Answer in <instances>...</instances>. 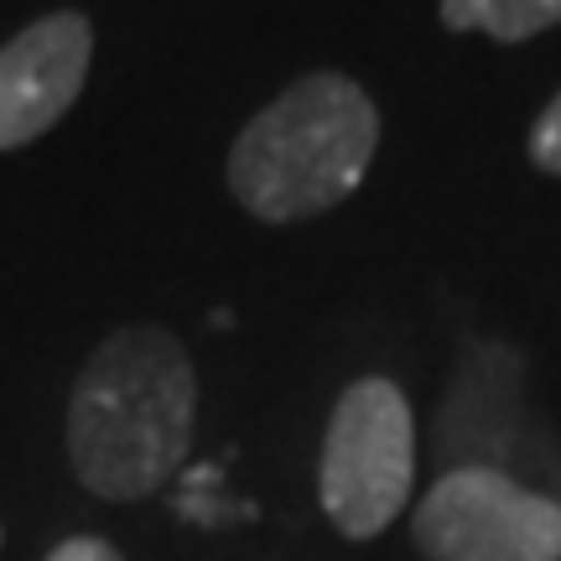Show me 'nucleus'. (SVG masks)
I'll list each match as a JSON object with an SVG mask.
<instances>
[{
	"instance_id": "nucleus-1",
	"label": "nucleus",
	"mask_w": 561,
	"mask_h": 561,
	"mask_svg": "<svg viewBox=\"0 0 561 561\" xmlns=\"http://www.w3.org/2000/svg\"><path fill=\"white\" fill-rule=\"evenodd\" d=\"M198 416V375L172 328L130 322L83 359L68 396L73 479L110 504L146 500L182 473Z\"/></svg>"
},
{
	"instance_id": "nucleus-2",
	"label": "nucleus",
	"mask_w": 561,
	"mask_h": 561,
	"mask_svg": "<svg viewBox=\"0 0 561 561\" xmlns=\"http://www.w3.org/2000/svg\"><path fill=\"white\" fill-rule=\"evenodd\" d=\"M380 146V110L348 73H301L244 125L224 182L261 224L318 219L354 198Z\"/></svg>"
},
{
	"instance_id": "nucleus-3",
	"label": "nucleus",
	"mask_w": 561,
	"mask_h": 561,
	"mask_svg": "<svg viewBox=\"0 0 561 561\" xmlns=\"http://www.w3.org/2000/svg\"><path fill=\"white\" fill-rule=\"evenodd\" d=\"M416 479V421L385 375H364L339 396L322 432L318 494L339 536L375 541L411 500Z\"/></svg>"
},
{
	"instance_id": "nucleus-4",
	"label": "nucleus",
	"mask_w": 561,
	"mask_h": 561,
	"mask_svg": "<svg viewBox=\"0 0 561 561\" xmlns=\"http://www.w3.org/2000/svg\"><path fill=\"white\" fill-rule=\"evenodd\" d=\"M411 541L426 561H561V500L468 462L426 489Z\"/></svg>"
},
{
	"instance_id": "nucleus-5",
	"label": "nucleus",
	"mask_w": 561,
	"mask_h": 561,
	"mask_svg": "<svg viewBox=\"0 0 561 561\" xmlns=\"http://www.w3.org/2000/svg\"><path fill=\"white\" fill-rule=\"evenodd\" d=\"M94 62V21L53 11L0 47V151L32 146L73 110Z\"/></svg>"
},
{
	"instance_id": "nucleus-6",
	"label": "nucleus",
	"mask_w": 561,
	"mask_h": 561,
	"mask_svg": "<svg viewBox=\"0 0 561 561\" xmlns=\"http://www.w3.org/2000/svg\"><path fill=\"white\" fill-rule=\"evenodd\" d=\"M437 16L447 32H479L489 42H530L561 26V0H442Z\"/></svg>"
},
{
	"instance_id": "nucleus-7",
	"label": "nucleus",
	"mask_w": 561,
	"mask_h": 561,
	"mask_svg": "<svg viewBox=\"0 0 561 561\" xmlns=\"http://www.w3.org/2000/svg\"><path fill=\"white\" fill-rule=\"evenodd\" d=\"M525 151H530V161H536L541 172L561 178V94L546 104L541 115H536V125H530V140H525Z\"/></svg>"
},
{
	"instance_id": "nucleus-8",
	"label": "nucleus",
	"mask_w": 561,
	"mask_h": 561,
	"mask_svg": "<svg viewBox=\"0 0 561 561\" xmlns=\"http://www.w3.org/2000/svg\"><path fill=\"white\" fill-rule=\"evenodd\" d=\"M47 561H125V557L110 541H100V536H73V541L53 546Z\"/></svg>"
}]
</instances>
